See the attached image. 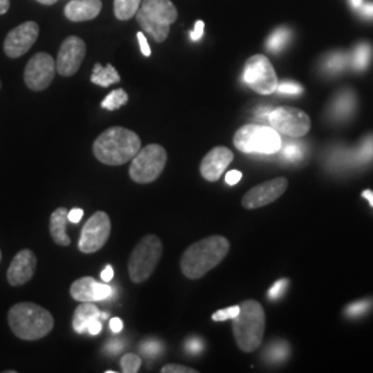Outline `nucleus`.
<instances>
[{
  "mask_svg": "<svg viewBox=\"0 0 373 373\" xmlns=\"http://www.w3.org/2000/svg\"><path fill=\"white\" fill-rule=\"evenodd\" d=\"M141 148V140L133 130L114 126L103 131L93 144L94 156L104 165L121 166L131 161Z\"/></svg>",
  "mask_w": 373,
  "mask_h": 373,
  "instance_id": "obj_1",
  "label": "nucleus"
},
{
  "mask_svg": "<svg viewBox=\"0 0 373 373\" xmlns=\"http://www.w3.org/2000/svg\"><path fill=\"white\" fill-rule=\"evenodd\" d=\"M230 250V242L221 235H212L192 244L182 256V272L188 279H199L219 265Z\"/></svg>",
  "mask_w": 373,
  "mask_h": 373,
  "instance_id": "obj_2",
  "label": "nucleus"
},
{
  "mask_svg": "<svg viewBox=\"0 0 373 373\" xmlns=\"http://www.w3.org/2000/svg\"><path fill=\"white\" fill-rule=\"evenodd\" d=\"M11 332L22 340L35 342L46 337L54 328L52 312L39 305L24 302L14 305L7 315Z\"/></svg>",
  "mask_w": 373,
  "mask_h": 373,
  "instance_id": "obj_3",
  "label": "nucleus"
},
{
  "mask_svg": "<svg viewBox=\"0 0 373 373\" xmlns=\"http://www.w3.org/2000/svg\"><path fill=\"white\" fill-rule=\"evenodd\" d=\"M265 329V315L261 305L256 300H245L240 306V312L233 318V330L238 347L251 353L258 349L263 342Z\"/></svg>",
  "mask_w": 373,
  "mask_h": 373,
  "instance_id": "obj_4",
  "label": "nucleus"
},
{
  "mask_svg": "<svg viewBox=\"0 0 373 373\" xmlns=\"http://www.w3.org/2000/svg\"><path fill=\"white\" fill-rule=\"evenodd\" d=\"M141 29L155 42L168 39L172 24L177 20V8L172 0H141L136 13Z\"/></svg>",
  "mask_w": 373,
  "mask_h": 373,
  "instance_id": "obj_5",
  "label": "nucleus"
},
{
  "mask_svg": "<svg viewBox=\"0 0 373 373\" xmlns=\"http://www.w3.org/2000/svg\"><path fill=\"white\" fill-rule=\"evenodd\" d=\"M162 241L155 234H148L134 247L127 263L129 275L131 282H145L155 268L158 267L162 257Z\"/></svg>",
  "mask_w": 373,
  "mask_h": 373,
  "instance_id": "obj_6",
  "label": "nucleus"
},
{
  "mask_svg": "<svg viewBox=\"0 0 373 373\" xmlns=\"http://www.w3.org/2000/svg\"><path fill=\"white\" fill-rule=\"evenodd\" d=\"M281 144L279 133L264 124H245L234 136V145L245 154L272 155L279 151Z\"/></svg>",
  "mask_w": 373,
  "mask_h": 373,
  "instance_id": "obj_7",
  "label": "nucleus"
},
{
  "mask_svg": "<svg viewBox=\"0 0 373 373\" xmlns=\"http://www.w3.org/2000/svg\"><path fill=\"white\" fill-rule=\"evenodd\" d=\"M168 162V152L159 144H148L140 148L131 159L129 175L134 183H154L163 172Z\"/></svg>",
  "mask_w": 373,
  "mask_h": 373,
  "instance_id": "obj_8",
  "label": "nucleus"
},
{
  "mask_svg": "<svg viewBox=\"0 0 373 373\" xmlns=\"http://www.w3.org/2000/svg\"><path fill=\"white\" fill-rule=\"evenodd\" d=\"M244 82L258 94H271L278 87V78L274 66L261 54L251 56L245 64Z\"/></svg>",
  "mask_w": 373,
  "mask_h": 373,
  "instance_id": "obj_9",
  "label": "nucleus"
},
{
  "mask_svg": "<svg viewBox=\"0 0 373 373\" xmlns=\"http://www.w3.org/2000/svg\"><path fill=\"white\" fill-rule=\"evenodd\" d=\"M111 235V220L105 212H96L83 226L78 248L92 254L103 248Z\"/></svg>",
  "mask_w": 373,
  "mask_h": 373,
  "instance_id": "obj_10",
  "label": "nucleus"
},
{
  "mask_svg": "<svg viewBox=\"0 0 373 373\" xmlns=\"http://www.w3.org/2000/svg\"><path fill=\"white\" fill-rule=\"evenodd\" d=\"M268 124L279 134L288 137H303L310 130V118L300 110L291 107H279L270 112Z\"/></svg>",
  "mask_w": 373,
  "mask_h": 373,
  "instance_id": "obj_11",
  "label": "nucleus"
},
{
  "mask_svg": "<svg viewBox=\"0 0 373 373\" xmlns=\"http://www.w3.org/2000/svg\"><path fill=\"white\" fill-rule=\"evenodd\" d=\"M56 72L54 59L47 53H38L25 66L24 82L32 92H43L54 80Z\"/></svg>",
  "mask_w": 373,
  "mask_h": 373,
  "instance_id": "obj_12",
  "label": "nucleus"
},
{
  "mask_svg": "<svg viewBox=\"0 0 373 373\" xmlns=\"http://www.w3.org/2000/svg\"><path fill=\"white\" fill-rule=\"evenodd\" d=\"M39 36V25L35 21H27L8 32L4 39V53L10 59H18L29 52Z\"/></svg>",
  "mask_w": 373,
  "mask_h": 373,
  "instance_id": "obj_13",
  "label": "nucleus"
},
{
  "mask_svg": "<svg viewBox=\"0 0 373 373\" xmlns=\"http://www.w3.org/2000/svg\"><path fill=\"white\" fill-rule=\"evenodd\" d=\"M86 56V43L78 36H68L62 42L56 60V69L61 76L75 75Z\"/></svg>",
  "mask_w": 373,
  "mask_h": 373,
  "instance_id": "obj_14",
  "label": "nucleus"
},
{
  "mask_svg": "<svg viewBox=\"0 0 373 373\" xmlns=\"http://www.w3.org/2000/svg\"><path fill=\"white\" fill-rule=\"evenodd\" d=\"M288 188V180L278 177L268 180L258 186H253L242 199V205L247 209H257L277 200Z\"/></svg>",
  "mask_w": 373,
  "mask_h": 373,
  "instance_id": "obj_15",
  "label": "nucleus"
},
{
  "mask_svg": "<svg viewBox=\"0 0 373 373\" xmlns=\"http://www.w3.org/2000/svg\"><path fill=\"white\" fill-rule=\"evenodd\" d=\"M72 299L80 303L107 300L112 295V288L107 282H98L92 277L76 279L69 289Z\"/></svg>",
  "mask_w": 373,
  "mask_h": 373,
  "instance_id": "obj_16",
  "label": "nucleus"
},
{
  "mask_svg": "<svg viewBox=\"0 0 373 373\" xmlns=\"http://www.w3.org/2000/svg\"><path fill=\"white\" fill-rule=\"evenodd\" d=\"M36 265H38V258H36L35 253L29 249H22L21 251H18L14 256V258H13V261L7 270L8 284L11 286L25 285L35 275Z\"/></svg>",
  "mask_w": 373,
  "mask_h": 373,
  "instance_id": "obj_17",
  "label": "nucleus"
},
{
  "mask_svg": "<svg viewBox=\"0 0 373 373\" xmlns=\"http://www.w3.org/2000/svg\"><path fill=\"white\" fill-rule=\"evenodd\" d=\"M234 159V154L227 147H214L205 155L200 162V175L207 182H217L224 170L230 166Z\"/></svg>",
  "mask_w": 373,
  "mask_h": 373,
  "instance_id": "obj_18",
  "label": "nucleus"
},
{
  "mask_svg": "<svg viewBox=\"0 0 373 373\" xmlns=\"http://www.w3.org/2000/svg\"><path fill=\"white\" fill-rule=\"evenodd\" d=\"M373 159V134H370L363 144L354 151H337L335 155L330 156L335 168L344 166H361L367 165Z\"/></svg>",
  "mask_w": 373,
  "mask_h": 373,
  "instance_id": "obj_19",
  "label": "nucleus"
},
{
  "mask_svg": "<svg viewBox=\"0 0 373 373\" xmlns=\"http://www.w3.org/2000/svg\"><path fill=\"white\" fill-rule=\"evenodd\" d=\"M101 0H71L65 8V17L72 22L94 20L101 11Z\"/></svg>",
  "mask_w": 373,
  "mask_h": 373,
  "instance_id": "obj_20",
  "label": "nucleus"
},
{
  "mask_svg": "<svg viewBox=\"0 0 373 373\" xmlns=\"http://www.w3.org/2000/svg\"><path fill=\"white\" fill-rule=\"evenodd\" d=\"M108 312L103 314L101 311L97 309V306L94 303H80L75 314H73V319H72V326L73 330L79 335L86 333L87 330V325L93 321V319H100V318H108Z\"/></svg>",
  "mask_w": 373,
  "mask_h": 373,
  "instance_id": "obj_21",
  "label": "nucleus"
},
{
  "mask_svg": "<svg viewBox=\"0 0 373 373\" xmlns=\"http://www.w3.org/2000/svg\"><path fill=\"white\" fill-rule=\"evenodd\" d=\"M68 209L59 207L50 216V235L53 241L60 247H69L71 238L66 234V223H68Z\"/></svg>",
  "mask_w": 373,
  "mask_h": 373,
  "instance_id": "obj_22",
  "label": "nucleus"
},
{
  "mask_svg": "<svg viewBox=\"0 0 373 373\" xmlns=\"http://www.w3.org/2000/svg\"><path fill=\"white\" fill-rule=\"evenodd\" d=\"M356 108V96L350 90H344L336 96L333 100L330 108H329V115L335 121H344L350 118L354 112Z\"/></svg>",
  "mask_w": 373,
  "mask_h": 373,
  "instance_id": "obj_23",
  "label": "nucleus"
},
{
  "mask_svg": "<svg viewBox=\"0 0 373 373\" xmlns=\"http://www.w3.org/2000/svg\"><path fill=\"white\" fill-rule=\"evenodd\" d=\"M92 83L98 85L101 87H108L114 83L121 82V76L118 73V71L112 66V64H108L107 66H103L100 62H97L94 65L92 78H90Z\"/></svg>",
  "mask_w": 373,
  "mask_h": 373,
  "instance_id": "obj_24",
  "label": "nucleus"
},
{
  "mask_svg": "<svg viewBox=\"0 0 373 373\" xmlns=\"http://www.w3.org/2000/svg\"><path fill=\"white\" fill-rule=\"evenodd\" d=\"M282 156V159H285L286 162H300L305 155H306V148L305 144L302 142H296V141H286L285 144H281V148L278 151Z\"/></svg>",
  "mask_w": 373,
  "mask_h": 373,
  "instance_id": "obj_25",
  "label": "nucleus"
},
{
  "mask_svg": "<svg viewBox=\"0 0 373 373\" xmlns=\"http://www.w3.org/2000/svg\"><path fill=\"white\" fill-rule=\"evenodd\" d=\"M141 0H114V14L118 20L127 21L136 15Z\"/></svg>",
  "mask_w": 373,
  "mask_h": 373,
  "instance_id": "obj_26",
  "label": "nucleus"
},
{
  "mask_svg": "<svg viewBox=\"0 0 373 373\" xmlns=\"http://www.w3.org/2000/svg\"><path fill=\"white\" fill-rule=\"evenodd\" d=\"M372 57V47L368 43H361L358 45L351 56V64L353 68L357 71H363L368 66V64L371 61Z\"/></svg>",
  "mask_w": 373,
  "mask_h": 373,
  "instance_id": "obj_27",
  "label": "nucleus"
},
{
  "mask_svg": "<svg viewBox=\"0 0 373 373\" xmlns=\"http://www.w3.org/2000/svg\"><path fill=\"white\" fill-rule=\"evenodd\" d=\"M289 353H291L289 344L286 342L278 340V342L271 343L267 347V350H265V358L270 363H281V361H285L289 357Z\"/></svg>",
  "mask_w": 373,
  "mask_h": 373,
  "instance_id": "obj_28",
  "label": "nucleus"
},
{
  "mask_svg": "<svg viewBox=\"0 0 373 373\" xmlns=\"http://www.w3.org/2000/svg\"><path fill=\"white\" fill-rule=\"evenodd\" d=\"M291 38V31L288 28H278L271 34V36L267 41V49L272 53L281 52L289 42Z\"/></svg>",
  "mask_w": 373,
  "mask_h": 373,
  "instance_id": "obj_29",
  "label": "nucleus"
},
{
  "mask_svg": "<svg viewBox=\"0 0 373 373\" xmlns=\"http://www.w3.org/2000/svg\"><path fill=\"white\" fill-rule=\"evenodd\" d=\"M129 101V96L124 92V89H117L114 92H111L101 103V107L108 110V111H115L121 107H124V104Z\"/></svg>",
  "mask_w": 373,
  "mask_h": 373,
  "instance_id": "obj_30",
  "label": "nucleus"
},
{
  "mask_svg": "<svg viewBox=\"0 0 373 373\" xmlns=\"http://www.w3.org/2000/svg\"><path fill=\"white\" fill-rule=\"evenodd\" d=\"M346 62H347V59L343 53H333L325 60L323 68L329 73H336V72H340L346 66Z\"/></svg>",
  "mask_w": 373,
  "mask_h": 373,
  "instance_id": "obj_31",
  "label": "nucleus"
},
{
  "mask_svg": "<svg viewBox=\"0 0 373 373\" xmlns=\"http://www.w3.org/2000/svg\"><path fill=\"white\" fill-rule=\"evenodd\" d=\"M121 367H122V372L137 373L141 367V357L133 353L126 354L121 358Z\"/></svg>",
  "mask_w": 373,
  "mask_h": 373,
  "instance_id": "obj_32",
  "label": "nucleus"
},
{
  "mask_svg": "<svg viewBox=\"0 0 373 373\" xmlns=\"http://www.w3.org/2000/svg\"><path fill=\"white\" fill-rule=\"evenodd\" d=\"M372 300H361V302H356L353 305H350L347 309H346V314L351 318H356V316H361L364 315L365 312H368L370 309L372 307Z\"/></svg>",
  "mask_w": 373,
  "mask_h": 373,
  "instance_id": "obj_33",
  "label": "nucleus"
},
{
  "mask_svg": "<svg viewBox=\"0 0 373 373\" xmlns=\"http://www.w3.org/2000/svg\"><path fill=\"white\" fill-rule=\"evenodd\" d=\"M288 286H289V281H288L286 278H282V279L277 281V282L271 286V289L268 291V298H270L271 300H278V299H281V298L285 295Z\"/></svg>",
  "mask_w": 373,
  "mask_h": 373,
  "instance_id": "obj_34",
  "label": "nucleus"
},
{
  "mask_svg": "<svg viewBox=\"0 0 373 373\" xmlns=\"http://www.w3.org/2000/svg\"><path fill=\"white\" fill-rule=\"evenodd\" d=\"M238 312H240V306H231V307H227V309H223V310L216 311L212 315V319L216 321V322L233 319V318H235L238 315Z\"/></svg>",
  "mask_w": 373,
  "mask_h": 373,
  "instance_id": "obj_35",
  "label": "nucleus"
},
{
  "mask_svg": "<svg viewBox=\"0 0 373 373\" xmlns=\"http://www.w3.org/2000/svg\"><path fill=\"white\" fill-rule=\"evenodd\" d=\"M277 90L282 94H300L303 92V87L299 85V83H295V82H282L278 85Z\"/></svg>",
  "mask_w": 373,
  "mask_h": 373,
  "instance_id": "obj_36",
  "label": "nucleus"
},
{
  "mask_svg": "<svg viewBox=\"0 0 373 373\" xmlns=\"http://www.w3.org/2000/svg\"><path fill=\"white\" fill-rule=\"evenodd\" d=\"M162 373H196L198 371L193 368H189L186 365H180V364H168L165 365L162 370Z\"/></svg>",
  "mask_w": 373,
  "mask_h": 373,
  "instance_id": "obj_37",
  "label": "nucleus"
},
{
  "mask_svg": "<svg viewBox=\"0 0 373 373\" xmlns=\"http://www.w3.org/2000/svg\"><path fill=\"white\" fill-rule=\"evenodd\" d=\"M186 350L191 353V354H198L202 349H203V343L200 339L198 337H191L186 344Z\"/></svg>",
  "mask_w": 373,
  "mask_h": 373,
  "instance_id": "obj_38",
  "label": "nucleus"
},
{
  "mask_svg": "<svg viewBox=\"0 0 373 373\" xmlns=\"http://www.w3.org/2000/svg\"><path fill=\"white\" fill-rule=\"evenodd\" d=\"M137 39H138V43H140V49H141V53L145 56V57H149L151 56V47L147 42V38L142 32H138L137 34Z\"/></svg>",
  "mask_w": 373,
  "mask_h": 373,
  "instance_id": "obj_39",
  "label": "nucleus"
},
{
  "mask_svg": "<svg viewBox=\"0 0 373 373\" xmlns=\"http://www.w3.org/2000/svg\"><path fill=\"white\" fill-rule=\"evenodd\" d=\"M241 179H242V173H241V172H238V170H231V172H228L227 176H226V183H227L228 186H235V184H238V183L241 182Z\"/></svg>",
  "mask_w": 373,
  "mask_h": 373,
  "instance_id": "obj_40",
  "label": "nucleus"
},
{
  "mask_svg": "<svg viewBox=\"0 0 373 373\" xmlns=\"http://www.w3.org/2000/svg\"><path fill=\"white\" fill-rule=\"evenodd\" d=\"M101 329H103V323H101V321H100V319H93V321L87 325V330H86V333L92 335V336H97V335L101 332Z\"/></svg>",
  "mask_w": 373,
  "mask_h": 373,
  "instance_id": "obj_41",
  "label": "nucleus"
},
{
  "mask_svg": "<svg viewBox=\"0 0 373 373\" xmlns=\"http://www.w3.org/2000/svg\"><path fill=\"white\" fill-rule=\"evenodd\" d=\"M203 29H205V24H203V21H196V24H195V28H193V31L191 32V39L192 41H199L202 36H203Z\"/></svg>",
  "mask_w": 373,
  "mask_h": 373,
  "instance_id": "obj_42",
  "label": "nucleus"
},
{
  "mask_svg": "<svg viewBox=\"0 0 373 373\" xmlns=\"http://www.w3.org/2000/svg\"><path fill=\"white\" fill-rule=\"evenodd\" d=\"M83 214H85V213H83L82 209L75 207V209H72V210L68 212V221H71V223H73V224H78V223L82 220Z\"/></svg>",
  "mask_w": 373,
  "mask_h": 373,
  "instance_id": "obj_43",
  "label": "nucleus"
},
{
  "mask_svg": "<svg viewBox=\"0 0 373 373\" xmlns=\"http://www.w3.org/2000/svg\"><path fill=\"white\" fill-rule=\"evenodd\" d=\"M110 326H111V330L114 332V333H119V332H122V329H124V322H122V319L121 318H112L111 321H110Z\"/></svg>",
  "mask_w": 373,
  "mask_h": 373,
  "instance_id": "obj_44",
  "label": "nucleus"
},
{
  "mask_svg": "<svg viewBox=\"0 0 373 373\" xmlns=\"http://www.w3.org/2000/svg\"><path fill=\"white\" fill-rule=\"evenodd\" d=\"M112 278H114V268L111 265H107L104 268V271L101 272V279H103V282H107L108 284Z\"/></svg>",
  "mask_w": 373,
  "mask_h": 373,
  "instance_id": "obj_45",
  "label": "nucleus"
},
{
  "mask_svg": "<svg viewBox=\"0 0 373 373\" xmlns=\"http://www.w3.org/2000/svg\"><path fill=\"white\" fill-rule=\"evenodd\" d=\"M361 8V13L365 15V17H371L373 18V3L370 1V3H364L360 6Z\"/></svg>",
  "mask_w": 373,
  "mask_h": 373,
  "instance_id": "obj_46",
  "label": "nucleus"
},
{
  "mask_svg": "<svg viewBox=\"0 0 373 373\" xmlns=\"http://www.w3.org/2000/svg\"><path fill=\"white\" fill-rule=\"evenodd\" d=\"M271 111H272V108H268V107L258 108L257 112H256V117H257V118H265V119L268 121V115H270Z\"/></svg>",
  "mask_w": 373,
  "mask_h": 373,
  "instance_id": "obj_47",
  "label": "nucleus"
},
{
  "mask_svg": "<svg viewBox=\"0 0 373 373\" xmlns=\"http://www.w3.org/2000/svg\"><path fill=\"white\" fill-rule=\"evenodd\" d=\"M10 8V0H0V15L6 14Z\"/></svg>",
  "mask_w": 373,
  "mask_h": 373,
  "instance_id": "obj_48",
  "label": "nucleus"
},
{
  "mask_svg": "<svg viewBox=\"0 0 373 373\" xmlns=\"http://www.w3.org/2000/svg\"><path fill=\"white\" fill-rule=\"evenodd\" d=\"M363 196H364L365 199H368V202L371 203V206L373 207V191H371V189L364 191V192H363Z\"/></svg>",
  "mask_w": 373,
  "mask_h": 373,
  "instance_id": "obj_49",
  "label": "nucleus"
},
{
  "mask_svg": "<svg viewBox=\"0 0 373 373\" xmlns=\"http://www.w3.org/2000/svg\"><path fill=\"white\" fill-rule=\"evenodd\" d=\"M38 3L41 4H46V6H52V4H56L59 0H36Z\"/></svg>",
  "mask_w": 373,
  "mask_h": 373,
  "instance_id": "obj_50",
  "label": "nucleus"
},
{
  "mask_svg": "<svg viewBox=\"0 0 373 373\" xmlns=\"http://www.w3.org/2000/svg\"><path fill=\"white\" fill-rule=\"evenodd\" d=\"M351 3H353V6H354L356 8H360V6L363 4V0H351Z\"/></svg>",
  "mask_w": 373,
  "mask_h": 373,
  "instance_id": "obj_51",
  "label": "nucleus"
},
{
  "mask_svg": "<svg viewBox=\"0 0 373 373\" xmlns=\"http://www.w3.org/2000/svg\"><path fill=\"white\" fill-rule=\"evenodd\" d=\"M0 260H1V251H0Z\"/></svg>",
  "mask_w": 373,
  "mask_h": 373,
  "instance_id": "obj_52",
  "label": "nucleus"
},
{
  "mask_svg": "<svg viewBox=\"0 0 373 373\" xmlns=\"http://www.w3.org/2000/svg\"><path fill=\"white\" fill-rule=\"evenodd\" d=\"M0 87H1V82H0Z\"/></svg>",
  "mask_w": 373,
  "mask_h": 373,
  "instance_id": "obj_53",
  "label": "nucleus"
}]
</instances>
